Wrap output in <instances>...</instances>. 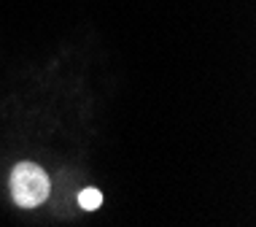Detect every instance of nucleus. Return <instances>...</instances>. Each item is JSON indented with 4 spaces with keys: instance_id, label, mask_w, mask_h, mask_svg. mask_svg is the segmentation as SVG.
<instances>
[{
    "instance_id": "obj_2",
    "label": "nucleus",
    "mask_w": 256,
    "mask_h": 227,
    "mask_svg": "<svg viewBox=\"0 0 256 227\" xmlns=\"http://www.w3.org/2000/svg\"><path fill=\"white\" fill-rule=\"evenodd\" d=\"M100 203H102V195L94 187H89V189H81V195H78V205L84 211H94V208H100Z\"/></svg>"
},
{
    "instance_id": "obj_1",
    "label": "nucleus",
    "mask_w": 256,
    "mask_h": 227,
    "mask_svg": "<svg viewBox=\"0 0 256 227\" xmlns=\"http://www.w3.org/2000/svg\"><path fill=\"white\" fill-rule=\"evenodd\" d=\"M8 184H11V197L19 208H36V205L46 203V197H49V192H52L49 176H46V170L36 162L14 165Z\"/></svg>"
}]
</instances>
